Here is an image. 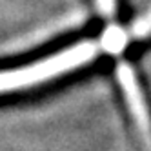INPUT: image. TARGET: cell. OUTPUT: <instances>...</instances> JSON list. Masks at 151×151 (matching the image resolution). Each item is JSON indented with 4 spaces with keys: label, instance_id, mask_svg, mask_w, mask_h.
<instances>
[{
    "label": "cell",
    "instance_id": "277c9868",
    "mask_svg": "<svg viewBox=\"0 0 151 151\" xmlns=\"http://www.w3.org/2000/svg\"><path fill=\"white\" fill-rule=\"evenodd\" d=\"M151 33V9L144 15V17H140L137 22H135V26H133V35L135 37H146V35H149Z\"/></svg>",
    "mask_w": 151,
    "mask_h": 151
},
{
    "label": "cell",
    "instance_id": "7a4b0ae2",
    "mask_svg": "<svg viewBox=\"0 0 151 151\" xmlns=\"http://www.w3.org/2000/svg\"><path fill=\"white\" fill-rule=\"evenodd\" d=\"M116 77H118V82H120L124 100L129 107V113H131L133 120L137 122L140 133L146 138V142L151 144V120H149L147 106H146L144 95L140 91V86L137 82L133 69L129 66H126V64H120L118 69H116Z\"/></svg>",
    "mask_w": 151,
    "mask_h": 151
},
{
    "label": "cell",
    "instance_id": "6da1fadb",
    "mask_svg": "<svg viewBox=\"0 0 151 151\" xmlns=\"http://www.w3.org/2000/svg\"><path fill=\"white\" fill-rule=\"evenodd\" d=\"M96 51H99V46L95 42H80L77 46H71L44 60H37L29 66L0 71V93L31 88V86L60 77L64 73L73 71L84 66V64L91 62Z\"/></svg>",
    "mask_w": 151,
    "mask_h": 151
},
{
    "label": "cell",
    "instance_id": "3957f363",
    "mask_svg": "<svg viewBox=\"0 0 151 151\" xmlns=\"http://www.w3.org/2000/svg\"><path fill=\"white\" fill-rule=\"evenodd\" d=\"M126 33L124 31H120L118 27H109L104 33V38H102V46L107 49V51H111V53H116V51H120L126 44Z\"/></svg>",
    "mask_w": 151,
    "mask_h": 151
},
{
    "label": "cell",
    "instance_id": "5b68a950",
    "mask_svg": "<svg viewBox=\"0 0 151 151\" xmlns=\"http://www.w3.org/2000/svg\"><path fill=\"white\" fill-rule=\"evenodd\" d=\"M99 2V9H100V13L107 15V17H111L113 15V7H115V0H96Z\"/></svg>",
    "mask_w": 151,
    "mask_h": 151
}]
</instances>
